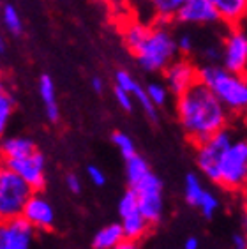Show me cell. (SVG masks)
Wrapping results in <instances>:
<instances>
[{
  "mask_svg": "<svg viewBox=\"0 0 247 249\" xmlns=\"http://www.w3.org/2000/svg\"><path fill=\"white\" fill-rule=\"evenodd\" d=\"M233 249H247V233H235L231 239Z\"/></svg>",
  "mask_w": 247,
  "mask_h": 249,
  "instance_id": "cell-33",
  "label": "cell"
},
{
  "mask_svg": "<svg viewBox=\"0 0 247 249\" xmlns=\"http://www.w3.org/2000/svg\"><path fill=\"white\" fill-rule=\"evenodd\" d=\"M37 87L48 120L50 122H58V119H60V108H58L57 90H55V83H53L52 76L50 74H41Z\"/></svg>",
  "mask_w": 247,
  "mask_h": 249,
  "instance_id": "cell-19",
  "label": "cell"
},
{
  "mask_svg": "<svg viewBox=\"0 0 247 249\" xmlns=\"http://www.w3.org/2000/svg\"><path fill=\"white\" fill-rule=\"evenodd\" d=\"M2 23L13 36H21L23 32V19L13 4H5L2 7Z\"/></svg>",
  "mask_w": 247,
  "mask_h": 249,
  "instance_id": "cell-24",
  "label": "cell"
},
{
  "mask_svg": "<svg viewBox=\"0 0 247 249\" xmlns=\"http://www.w3.org/2000/svg\"><path fill=\"white\" fill-rule=\"evenodd\" d=\"M21 216L37 231H50L55 226V207L41 191H34Z\"/></svg>",
  "mask_w": 247,
  "mask_h": 249,
  "instance_id": "cell-13",
  "label": "cell"
},
{
  "mask_svg": "<svg viewBox=\"0 0 247 249\" xmlns=\"http://www.w3.org/2000/svg\"><path fill=\"white\" fill-rule=\"evenodd\" d=\"M4 163L13 168L16 173H19L35 191L44 189V186H46V159H44L43 152L34 150L32 154L25 156V158L11 159V161H4Z\"/></svg>",
  "mask_w": 247,
  "mask_h": 249,
  "instance_id": "cell-12",
  "label": "cell"
},
{
  "mask_svg": "<svg viewBox=\"0 0 247 249\" xmlns=\"http://www.w3.org/2000/svg\"><path fill=\"white\" fill-rule=\"evenodd\" d=\"M184 200L187 205L198 209L205 219H212L215 216V212L219 211V205H221L219 198L201 184L200 175L193 172H189L185 175Z\"/></svg>",
  "mask_w": 247,
  "mask_h": 249,
  "instance_id": "cell-9",
  "label": "cell"
},
{
  "mask_svg": "<svg viewBox=\"0 0 247 249\" xmlns=\"http://www.w3.org/2000/svg\"><path fill=\"white\" fill-rule=\"evenodd\" d=\"M233 142V134L229 129L219 131L214 136H210L207 142L196 145V166L203 173V177L210 182L217 184L219 182V166L223 161L224 152L228 150V147Z\"/></svg>",
  "mask_w": 247,
  "mask_h": 249,
  "instance_id": "cell-6",
  "label": "cell"
},
{
  "mask_svg": "<svg viewBox=\"0 0 247 249\" xmlns=\"http://www.w3.org/2000/svg\"><path fill=\"white\" fill-rule=\"evenodd\" d=\"M175 115L185 138L196 147L215 133L226 129L231 113L212 89L198 82L176 97Z\"/></svg>",
  "mask_w": 247,
  "mask_h": 249,
  "instance_id": "cell-1",
  "label": "cell"
},
{
  "mask_svg": "<svg viewBox=\"0 0 247 249\" xmlns=\"http://www.w3.org/2000/svg\"><path fill=\"white\" fill-rule=\"evenodd\" d=\"M15 111V99L5 89H0V136L5 133Z\"/></svg>",
  "mask_w": 247,
  "mask_h": 249,
  "instance_id": "cell-26",
  "label": "cell"
},
{
  "mask_svg": "<svg viewBox=\"0 0 247 249\" xmlns=\"http://www.w3.org/2000/svg\"><path fill=\"white\" fill-rule=\"evenodd\" d=\"M148 30H150V25L148 23H143V21H129L122 30V39L125 48L133 53L141 44L143 39L147 37Z\"/></svg>",
  "mask_w": 247,
  "mask_h": 249,
  "instance_id": "cell-22",
  "label": "cell"
},
{
  "mask_svg": "<svg viewBox=\"0 0 247 249\" xmlns=\"http://www.w3.org/2000/svg\"><path fill=\"white\" fill-rule=\"evenodd\" d=\"M125 240V233L120 223H109L103 226L92 239V248L94 249H115Z\"/></svg>",
  "mask_w": 247,
  "mask_h": 249,
  "instance_id": "cell-20",
  "label": "cell"
},
{
  "mask_svg": "<svg viewBox=\"0 0 247 249\" xmlns=\"http://www.w3.org/2000/svg\"><path fill=\"white\" fill-rule=\"evenodd\" d=\"M201 64H221V43H207L196 50Z\"/></svg>",
  "mask_w": 247,
  "mask_h": 249,
  "instance_id": "cell-28",
  "label": "cell"
},
{
  "mask_svg": "<svg viewBox=\"0 0 247 249\" xmlns=\"http://www.w3.org/2000/svg\"><path fill=\"white\" fill-rule=\"evenodd\" d=\"M221 66L228 71L247 74V27H226L221 39Z\"/></svg>",
  "mask_w": 247,
  "mask_h": 249,
  "instance_id": "cell-7",
  "label": "cell"
},
{
  "mask_svg": "<svg viewBox=\"0 0 247 249\" xmlns=\"http://www.w3.org/2000/svg\"><path fill=\"white\" fill-rule=\"evenodd\" d=\"M119 216H120V225H122L124 233H125V239L129 240H136V242L141 240L148 233V228L152 226L147 221V217L141 214L140 207L125 212H119Z\"/></svg>",
  "mask_w": 247,
  "mask_h": 249,
  "instance_id": "cell-17",
  "label": "cell"
},
{
  "mask_svg": "<svg viewBox=\"0 0 247 249\" xmlns=\"http://www.w3.org/2000/svg\"><path fill=\"white\" fill-rule=\"evenodd\" d=\"M244 217H246V233H247V209H246V216Z\"/></svg>",
  "mask_w": 247,
  "mask_h": 249,
  "instance_id": "cell-39",
  "label": "cell"
},
{
  "mask_svg": "<svg viewBox=\"0 0 247 249\" xmlns=\"http://www.w3.org/2000/svg\"><path fill=\"white\" fill-rule=\"evenodd\" d=\"M138 195L140 211L147 221L152 226L159 225L164 217V196H162V189H154V191L136 193Z\"/></svg>",
  "mask_w": 247,
  "mask_h": 249,
  "instance_id": "cell-16",
  "label": "cell"
},
{
  "mask_svg": "<svg viewBox=\"0 0 247 249\" xmlns=\"http://www.w3.org/2000/svg\"><path fill=\"white\" fill-rule=\"evenodd\" d=\"M66 186L72 195H80L81 193V180L76 173H69L66 177Z\"/></svg>",
  "mask_w": 247,
  "mask_h": 249,
  "instance_id": "cell-32",
  "label": "cell"
},
{
  "mask_svg": "<svg viewBox=\"0 0 247 249\" xmlns=\"http://www.w3.org/2000/svg\"><path fill=\"white\" fill-rule=\"evenodd\" d=\"M35 149V143L27 136H7L0 140V158L2 161H11V159H19L32 154Z\"/></svg>",
  "mask_w": 247,
  "mask_h": 249,
  "instance_id": "cell-18",
  "label": "cell"
},
{
  "mask_svg": "<svg viewBox=\"0 0 247 249\" xmlns=\"http://www.w3.org/2000/svg\"><path fill=\"white\" fill-rule=\"evenodd\" d=\"M35 231L23 216L0 221V249H32Z\"/></svg>",
  "mask_w": 247,
  "mask_h": 249,
  "instance_id": "cell-10",
  "label": "cell"
},
{
  "mask_svg": "<svg viewBox=\"0 0 247 249\" xmlns=\"http://www.w3.org/2000/svg\"><path fill=\"white\" fill-rule=\"evenodd\" d=\"M87 177H88V180L97 187H103L106 184V173L103 172L99 166H95V164L87 166Z\"/></svg>",
  "mask_w": 247,
  "mask_h": 249,
  "instance_id": "cell-31",
  "label": "cell"
},
{
  "mask_svg": "<svg viewBox=\"0 0 247 249\" xmlns=\"http://www.w3.org/2000/svg\"><path fill=\"white\" fill-rule=\"evenodd\" d=\"M5 50H7V43H5L4 36H2V34H0V55H4V53H5Z\"/></svg>",
  "mask_w": 247,
  "mask_h": 249,
  "instance_id": "cell-37",
  "label": "cell"
},
{
  "mask_svg": "<svg viewBox=\"0 0 247 249\" xmlns=\"http://www.w3.org/2000/svg\"><path fill=\"white\" fill-rule=\"evenodd\" d=\"M111 142H113V145L119 149V152L122 154L124 159H129L133 158L136 152V145H134L133 138L129 136L127 133H124V131H115L113 134H111Z\"/></svg>",
  "mask_w": 247,
  "mask_h": 249,
  "instance_id": "cell-27",
  "label": "cell"
},
{
  "mask_svg": "<svg viewBox=\"0 0 247 249\" xmlns=\"http://www.w3.org/2000/svg\"><path fill=\"white\" fill-rule=\"evenodd\" d=\"M217 11L221 23L237 27L247 23V0H210Z\"/></svg>",
  "mask_w": 247,
  "mask_h": 249,
  "instance_id": "cell-15",
  "label": "cell"
},
{
  "mask_svg": "<svg viewBox=\"0 0 247 249\" xmlns=\"http://www.w3.org/2000/svg\"><path fill=\"white\" fill-rule=\"evenodd\" d=\"M145 89H147V94L150 97V101H152L157 108H164L170 103L171 92L164 82H150L147 83Z\"/></svg>",
  "mask_w": 247,
  "mask_h": 249,
  "instance_id": "cell-25",
  "label": "cell"
},
{
  "mask_svg": "<svg viewBox=\"0 0 247 249\" xmlns=\"http://www.w3.org/2000/svg\"><path fill=\"white\" fill-rule=\"evenodd\" d=\"M224 191L247 189V140H233L219 166V182Z\"/></svg>",
  "mask_w": 247,
  "mask_h": 249,
  "instance_id": "cell-5",
  "label": "cell"
},
{
  "mask_svg": "<svg viewBox=\"0 0 247 249\" xmlns=\"http://www.w3.org/2000/svg\"><path fill=\"white\" fill-rule=\"evenodd\" d=\"M113 96H115V101H117V105H119L124 111L131 113V111L134 110V103H136V99L133 97L131 92H127L125 89H122V87H119V85H115Z\"/></svg>",
  "mask_w": 247,
  "mask_h": 249,
  "instance_id": "cell-30",
  "label": "cell"
},
{
  "mask_svg": "<svg viewBox=\"0 0 247 249\" xmlns=\"http://www.w3.org/2000/svg\"><path fill=\"white\" fill-rule=\"evenodd\" d=\"M176 48H178V55H182V57H193L198 50L196 37L191 32L176 34Z\"/></svg>",
  "mask_w": 247,
  "mask_h": 249,
  "instance_id": "cell-29",
  "label": "cell"
},
{
  "mask_svg": "<svg viewBox=\"0 0 247 249\" xmlns=\"http://www.w3.org/2000/svg\"><path fill=\"white\" fill-rule=\"evenodd\" d=\"M246 27H247V23H246Z\"/></svg>",
  "mask_w": 247,
  "mask_h": 249,
  "instance_id": "cell-41",
  "label": "cell"
},
{
  "mask_svg": "<svg viewBox=\"0 0 247 249\" xmlns=\"http://www.w3.org/2000/svg\"><path fill=\"white\" fill-rule=\"evenodd\" d=\"M184 249H200V240H198V237H187L184 242Z\"/></svg>",
  "mask_w": 247,
  "mask_h": 249,
  "instance_id": "cell-35",
  "label": "cell"
},
{
  "mask_svg": "<svg viewBox=\"0 0 247 249\" xmlns=\"http://www.w3.org/2000/svg\"><path fill=\"white\" fill-rule=\"evenodd\" d=\"M115 249H140V246H138V242L136 240H129V239H125L122 242L120 246H117Z\"/></svg>",
  "mask_w": 247,
  "mask_h": 249,
  "instance_id": "cell-36",
  "label": "cell"
},
{
  "mask_svg": "<svg viewBox=\"0 0 247 249\" xmlns=\"http://www.w3.org/2000/svg\"><path fill=\"white\" fill-rule=\"evenodd\" d=\"M115 85H119L122 89H125L127 92H131L133 97L136 99V103L140 105V108L143 110V113L152 120V122L159 120V108L150 101V97L147 94V89L131 72L125 71V69H119V71L115 72Z\"/></svg>",
  "mask_w": 247,
  "mask_h": 249,
  "instance_id": "cell-14",
  "label": "cell"
},
{
  "mask_svg": "<svg viewBox=\"0 0 247 249\" xmlns=\"http://www.w3.org/2000/svg\"><path fill=\"white\" fill-rule=\"evenodd\" d=\"M156 23H171L185 0H145Z\"/></svg>",
  "mask_w": 247,
  "mask_h": 249,
  "instance_id": "cell-21",
  "label": "cell"
},
{
  "mask_svg": "<svg viewBox=\"0 0 247 249\" xmlns=\"http://www.w3.org/2000/svg\"><path fill=\"white\" fill-rule=\"evenodd\" d=\"M198 69H200V66L191 57L178 55L162 72V82L170 89L171 96L178 97L185 90H189L194 83L200 82Z\"/></svg>",
  "mask_w": 247,
  "mask_h": 249,
  "instance_id": "cell-8",
  "label": "cell"
},
{
  "mask_svg": "<svg viewBox=\"0 0 247 249\" xmlns=\"http://www.w3.org/2000/svg\"><path fill=\"white\" fill-rule=\"evenodd\" d=\"M175 21L185 27H215L221 23V18L210 0H185Z\"/></svg>",
  "mask_w": 247,
  "mask_h": 249,
  "instance_id": "cell-11",
  "label": "cell"
},
{
  "mask_svg": "<svg viewBox=\"0 0 247 249\" xmlns=\"http://www.w3.org/2000/svg\"><path fill=\"white\" fill-rule=\"evenodd\" d=\"M0 4H2V0H0Z\"/></svg>",
  "mask_w": 247,
  "mask_h": 249,
  "instance_id": "cell-40",
  "label": "cell"
},
{
  "mask_svg": "<svg viewBox=\"0 0 247 249\" xmlns=\"http://www.w3.org/2000/svg\"><path fill=\"white\" fill-rule=\"evenodd\" d=\"M200 82L212 89L231 115L247 113V74L228 71L221 64H200Z\"/></svg>",
  "mask_w": 247,
  "mask_h": 249,
  "instance_id": "cell-2",
  "label": "cell"
},
{
  "mask_svg": "<svg viewBox=\"0 0 247 249\" xmlns=\"http://www.w3.org/2000/svg\"><path fill=\"white\" fill-rule=\"evenodd\" d=\"M90 85H92V90L97 92V94H103L105 92V80L99 76H94L90 80Z\"/></svg>",
  "mask_w": 247,
  "mask_h": 249,
  "instance_id": "cell-34",
  "label": "cell"
},
{
  "mask_svg": "<svg viewBox=\"0 0 247 249\" xmlns=\"http://www.w3.org/2000/svg\"><path fill=\"white\" fill-rule=\"evenodd\" d=\"M0 89H4V78H2V72H0Z\"/></svg>",
  "mask_w": 247,
  "mask_h": 249,
  "instance_id": "cell-38",
  "label": "cell"
},
{
  "mask_svg": "<svg viewBox=\"0 0 247 249\" xmlns=\"http://www.w3.org/2000/svg\"><path fill=\"white\" fill-rule=\"evenodd\" d=\"M34 189L19 173L2 161L0 163V221L19 217L23 214Z\"/></svg>",
  "mask_w": 247,
  "mask_h": 249,
  "instance_id": "cell-4",
  "label": "cell"
},
{
  "mask_svg": "<svg viewBox=\"0 0 247 249\" xmlns=\"http://www.w3.org/2000/svg\"><path fill=\"white\" fill-rule=\"evenodd\" d=\"M150 172V166L145 159L140 156V154H134L133 158L125 159V177H127V184L129 186H133L143 178L147 173Z\"/></svg>",
  "mask_w": 247,
  "mask_h": 249,
  "instance_id": "cell-23",
  "label": "cell"
},
{
  "mask_svg": "<svg viewBox=\"0 0 247 249\" xmlns=\"http://www.w3.org/2000/svg\"><path fill=\"white\" fill-rule=\"evenodd\" d=\"M131 55L136 58V64L145 72L162 74L164 69L178 57L176 34L170 29V23L150 25L147 37Z\"/></svg>",
  "mask_w": 247,
  "mask_h": 249,
  "instance_id": "cell-3",
  "label": "cell"
}]
</instances>
